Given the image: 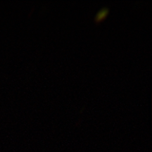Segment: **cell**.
I'll return each instance as SVG.
<instances>
[{"label": "cell", "instance_id": "6da1fadb", "mask_svg": "<svg viewBox=\"0 0 152 152\" xmlns=\"http://www.w3.org/2000/svg\"><path fill=\"white\" fill-rule=\"evenodd\" d=\"M109 9L107 7H104V8L101 9L97 12V14H96V16H95V20L96 22H99L101 20H104L107 16V15L109 14Z\"/></svg>", "mask_w": 152, "mask_h": 152}]
</instances>
